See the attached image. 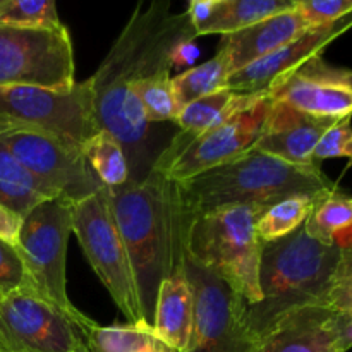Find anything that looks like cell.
I'll return each instance as SVG.
<instances>
[{
    "instance_id": "cell-1",
    "label": "cell",
    "mask_w": 352,
    "mask_h": 352,
    "mask_svg": "<svg viewBox=\"0 0 352 352\" xmlns=\"http://www.w3.org/2000/svg\"><path fill=\"white\" fill-rule=\"evenodd\" d=\"M170 9V2L138 3L98 71L88 79L96 131H107L120 141L131 181H141L151 168L150 124L133 88L155 72L170 71L175 48L198 38L188 10Z\"/></svg>"
},
{
    "instance_id": "cell-2",
    "label": "cell",
    "mask_w": 352,
    "mask_h": 352,
    "mask_svg": "<svg viewBox=\"0 0 352 352\" xmlns=\"http://www.w3.org/2000/svg\"><path fill=\"white\" fill-rule=\"evenodd\" d=\"M107 189L129 254L143 316L151 327L158 289L184 263V219L177 182L153 165L141 181L129 179Z\"/></svg>"
},
{
    "instance_id": "cell-3",
    "label": "cell",
    "mask_w": 352,
    "mask_h": 352,
    "mask_svg": "<svg viewBox=\"0 0 352 352\" xmlns=\"http://www.w3.org/2000/svg\"><path fill=\"white\" fill-rule=\"evenodd\" d=\"M182 219L230 206L265 212L291 196H322L337 189L322 167H301L251 150L237 160L177 182Z\"/></svg>"
},
{
    "instance_id": "cell-4",
    "label": "cell",
    "mask_w": 352,
    "mask_h": 352,
    "mask_svg": "<svg viewBox=\"0 0 352 352\" xmlns=\"http://www.w3.org/2000/svg\"><path fill=\"white\" fill-rule=\"evenodd\" d=\"M339 256L337 244L316 241L305 226L282 239L263 243L261 301L244 308L248 337L256 342L289 313L308 306H325Z\"/></svg>"
},
{
    "instance_id": "cell-5",
    "label": "cell",
    "mask_w": 352,
    "mask_h": 352,
    "mask_svg": "<svg viewBox=\"0 0 352 352\" xmlns=\"http://www.w3.org/2000/svg\"><path fill=\"white\" fill-rule=\"evenodd\" d=\"M260 212L230 206L184 220V254L226 280L248 306L261 301Z\"/></svg>"
},
{
    "instance_id": "cell-6",
    "label": "cell",
    "mask_w": 352,
    "mask_h": 352,
    "mask_svg": "<svg viewBox=\"0 0 352 352\" xmlns=\"http://www.w3.org/2000/svg\"><path fill=\"white\" fill-rule=\"evenodd\" d=\"M72 234L127 323L151 329L143 316L126 244L113 219L109 189L74 205Z\"/></svg>"
},
{
    "instance_id": "cell-7",
    "label": "cell",
    "mask_w": 352,
    "mask_h": 352,
    "mask_svg": "<svg viewBox=\"0 0 352 352\" xmlns=\"http://www.w3.org/2000/svg\"><path fill=\"white\" fill-rule=\"evenodd\" d=\"M74 222V203L50 198L34 206L23 219L16 250L26 267L30 285L45 299L67 313L81 318L67 294V244Z\"/></svg>"
},
{
    "instance_id": "cell-8",
    "label": "cell",
    "mask_w": 352,
    "mask_h": 352,
    "mask_svg": "<svg viewBox=\"0 0 352 352\" xmlns=\"http://www.w3.org/2000/svg\"><path fill=\"white\" fill-rule=\"evenodd\" d=\"M272 107L267 93H256L246 105L223 122L199 136L174 138L158 153L153 165L164 170L170 181L186 182L212 168L237 160L254 150Z\"/></svg>"
},
{
    "instance_id": "cell-9",
    "label": "cell",
    "mask_w": 352,
    "mask_h": 352,
    "mask_svg": "<svg viewBox=\"0 0 352 352\" xmlns=\"http://www.w3.org/2000/svg\"><path fill=\"white\" fill-rule=\"evenodd\" d=\"M0 122L82 144L96 133L88 79L71 88L0 86Z\"/></svg>"
},
{
    "instance_id": "cell-10",
    "label": "cell",
    "mask_w": 352,
    "mask_h": 352,
    "mask_svg": "<svg viewBox=\"0 0 352 352\" xmlns=\"http://www.w3.org/2000/svg\"><path fill=\"white\" fill-rule=\"evenodd\" d=\"M74 72V48L64 24L54 30L0 26V86L71 88L78 82Z\"/></svg>"
},
{
    "instance_id": "cell-11",
    "label": "cell",
    "mask_w": 352,
    "mask_h": 352,
    "mask_svg": "<svg viewBox=\"0 0 352 352\" xmlns=\"http://www.w3.org/2000/svg\"><path fill=\"white\" fill-rule=\"evenodd\" d=\"M2 141L50 198L76 205L105 188L86 162L82 148L71 141L28 129L7 131Z\"/></svg>"
},
{
    "instance_id": "cell-12",
    "label": "cell",
    "mask_w": 352,
    "mask_h": 352,
    "mask_svg": "<svg viewBox=\"0 0 352 352\" xmlns=\"http://www.w3.org/2000/svg\"><path fill=\"white\" fill-rule=\"evenodd\" d=\"M184 272L195 296V325L186 352H250L254 342L244 327L243 298L188 254Z\"/></svg>"
},
{
    "instance_id": "cell-13",
    "label": "cell",
    "mask_w": 352,
    "mask_h": 352,
    "mask_svg": "<svg viewBox=\"0 0 352 352\" xmlns=\"http://www.w3.org/2000/svg\"><path fill=\"white\" fill-rule=\"evenodd\" d=\"M81 318L69 316L30 285L0 296V352H74L85 344Z\"/></svg>"
},
{
    "instance_id": "cell-14",
    "label": "cell",
    "mask_w": 352,
    "mask_h": 352,
    "mask_svg": "<svg viewBox=\"0 0 352 352\" xmlns=\"http://www.w3.org/2000/svg\"><path fill=\"white\" fill-rule=\"evenodd\" d=\"M268 96L309 116L347 119L352 117V71L333 67L316 55L282 76L268 89Z\"/></svg>"
},
{
    "instance_id": "cell-15",
    "label": "cell",
    "mask_w": 352,
    "mask_h": 352,
    "mask_svg": "<svg viewBox=\"0 0 352 352\" xmlns=\"http://www.w3.org/2000/svg\"><path fill=\"white\" fill-rule=\"evenodd\" d=\"M352 28V14L323 26H309L291 43L284 45L274 54L246 65L234 72L227 88L236 93H267L268 89L287 72L308 62L309 58L322 55V52L336 38Z\"/></svg>"
},
{
    "instance_id": "cell-16",
    "label": "cell",
    "mask_w": 352,
    "mask_h": 352,
    "mask_svg": "<svg viewBox=\"0 0 352 352\" xmlns=\"http://www.w3.org/2000/svg\"><path fill=\"white\" fill-rule=\"evenodd\" d=\"M336 122L339 120L309 116L287 103L272 100L263 133L254 150L301 167H320L315 162V150L323 134Z\"/></svg>"
},
{
    "instance_id": "cell-17",
    "label": "cell",
    "mask_w": 352,
    "mask_h": 352,
    "mask_svg": "<svg viewBox=\"0 0 352 352\" xmlns=\"http://www.w3.org/2000/svg\"><path fill=\"white\" fill-rule=\"evenodd\" d=\"M250 352H340L336 311L327 306H308L289 313Z\"/></svg>"
},
{
    "instance_id": "cell-18",
    "label": "cell",
    "mask_w": 352,
    "mask_h": 352,
    "mask_svg": "<svg viewBox=\"0 0 352 352\" xmlns=\"http://www.w3.org/2000/svg\"><path fill=\"white\" fill-rule=\"evenodd\" d=\"M308 28L309 24L302 19L294 6V9L268 17L253 26L244 28L236 33L223 34L220 47L226 48V52L229 54L234 72H236L274 54L284 45L291 43Z\"/></svg>"
},
{
    "instance_id": "cell-19",
    "label": "cell",
    "mask_w": 352,
    "mask_h": 352,
    "mask_svg": "<svg viewBox=\"0 0 352 352\" xmlns=\"http://www.w3.org/2000/svg\"><path fill=\"white\" fill-rule=\"evenodd\" d=\"M192 325L195 296L182 263L181 270L175 272L158 289L151 329L172 349L186 352L191 340Z\"/></svg>"
},
{
    "instance_id": "cell-20",
    "label": "cell",
    "mask_w": 352,
    "mask_h": 352,
    "mask_svg": "<svg viewBox=\"0 0 352 352\" xmlns=\"http://www.w3.org/2000/svg\"><path fill=\"white\" fill-rule=\"evenodd\" d=\"M89 352H179L164 342L153 329L131 325L102 327L88 316L78 322Z\"/></svg>"
},
{
    "instance_id": "cell-21",
    "label": "cell",
    "mask_w": 352,
    "mask_h": 352,
    "mask_svg": "<svg viewBox=\"0 0 352 352\" xmlns=\"http://www.w3.org/2000/svg\"><path fill=\"white\" fill-rule=\"evenodd\" d=\"M296 0H213L206 23L196 30L203 34H230L260 21L294 9Z\"/></svg>"
},
{
    "instance_id": "cell-22",
    "label": "cell",
    "mask_w": 352,
    "mask_h": 352,
    "mask_svg": "<svg viewBox=\"0 0 352 352\" xmlns=\"http://www.w3.org/2000/svg\"><path fill=\"white\" fill-rule=\"evenodd\" d=\"M47 199H50V195L14 157L0 136V205L24 219L34 206Z\"/></svg>"
},
{
    "instance_id": "cell-23",
    "label": "cell",
    "mask_w": 352,
    "mask_h": 352,
    "mask_svg": "<svg viewBox=\"0 0 352 352\" xmlns=\"http://www.w3.org/2000/svg\"><path fill=\"white\" fill-rule=\"evenodd\" d=\"M306 232L316 241L337 244L340 250L352 248V203L344 192H329L316 201L305 222Z\"/></svg>"
},
{
    "instance_id": "cell-24",
    "label": "cell",
    "mask_w": 352,
    "mask_h": 352,
    "mask_svg": "<svg viewBox=\"0 0 352 352\" xmlns=\"http://www.w3.org/2000/svg\"><path fill=\"white\" fill-rule=\"evenodd\" d=\"M254 95L256 93H236L229 88L220 89L182 107L175 124L186 136H199L223 122L236 110L246 105Z\"/></svg>"
},
{
    "instance_id": "cell-25",
    "label": "cell",
    "mask_w": 352,
    "mask_h": 352,
    "mask_svg": "<svg viewBox=\"0 0 352 352\" xmlns=\"http://www.w3.org/2000/svg\"><path fill=\"white\" fill-rule=\"evenodd\" d=\"M232 74L234 67L229 54L226 52V48L219 47V52L210 60L203 62L196 67L186 69L184 72L172 78V82H174L179 103L184 107L201 96L226 89Z\"/></svg>"
},
{
    "instance_id": "cell-26",
    "label": "cell",
    "mask_w": 352,
    "mask_h": 352,
    "mask_svg": "<svg viewBox=\"0 0 352 352\" xmlns=\"http://www.w3.org/2000/svg\"><path fill=\"white\" fill-rule=\"evenodd\" d=\"M82 155L105 188H117L131 179L124 146L107 131H96L82 144Z\"/></svg>"
},
{
    "instance_id": "cell-27",
    "label": "cell",
    "mask_w": 352,
    "mask_h": 352,
    "mask_svg": "<svg viewBox=\"0 0 352 352\" xmlns=\"http://www.w3.org/2000/svg\"><path fill=\"white\" fill-rule=\"evenodd\" d=\"M329 195V192H327ZM322 196H291L275 203L270 208L260 213L256 222V232L263 243L278 241L289 234L296 232L305 226L309 213L315 208Z\"/></svg>"
},
{
    "instance_id": "cell-28",
    "label": "cell",
    "mask_w": 352,
    "mask_h": 352,
    "mask_svg": "<svg viewBox=\"0 0 352 352\" xmlns=\"http://www.w3.org/2000/svg\"><path fill=\"white\" fill-rule=\"evenodd\" d=\"M148 124L175 122L182 105L175 95L170 71H158L133 88Z\"/></svg>"
},
{
    "instance_id": "cell-29",
    "label": "cell",
    "mask_w": 352,
    "mask_h": 352,
    "mask_svg": "<svg viewBox=\"0 0 352 352\" xmlns=\"http://www.w3.org/2000/svg\"><path fill=\"white\" fill-rule=\"evenodd\" d=\"M0 26L54 30L62 21L54 0H0Z\"/></svg>"
},
{
    "instance_id": "cell-30",
    "label": "cell",
    "mask_w": 352,
    "mask_h": 352,
    "mask_svg": "<svg viewBox=\"0 0 352 352\" xmlns=\"http://www.w3.org/2000/svg\"><path fill=\"white\" fill-rule=\"evenodd\" d=\"M325 306L339 315H352V248L340 250Z\"/></svg>"
},
{
    "instance_id": "cell-31",
    "label": "cell",
    "mask_w": 352,
    "mask_h": 352,
    "mask_svg": "<svg viewBox=\"0 0 352 352\" xmlns=\"http://www.w3.org/2000/svg\"><path fill=\"white\" fill-rule=\"evenodd\" d=\"M352 117L339 120L333 124L323 138L320 140L315 150V162L322 164L327 158H347L352 165Z\"/></svg>"
},
{
    "instance_id": "cell-32",
    "label": "cell",
    "mask_w": 352,
    "mask_h": 352,
    "mask_svg": "<svg viewBox=\"0 0 352 352\" xmlns=\"http://www.w3.org/2000/svg\"><path fill=\"white\" fill-rule=\"evenodd\" d=\"M296 9L309 26H323L352 14V0H296Z\"/></svg>"
},
{
    "instance_id": "cell-33",
    "label": "cell",
    "mask_w": 352,
    "mask_h": 352,
    "mask_svg": "<svg viewBox=\"0 0 352 352\" xmlns=\"http://www.w3.org/2000/svg\"><path fill=\"white\" fill-rule=\"evenodd\" d=\"M28 285L30 278H28L26 267L16 246L0 239V296L12 294Z\"/></svg>"
},
{
    "instance_id": "cell-34",
    "label": "cell",
    "mask_w": 352,
    "mask_h": 352,
    "mask_svg": "<svg viewBox=\"0 0 352 352\" xmlns=\"http://www.w3.org/2000/svg\"><path fill=\"white\" fill-rule=\"evenodd\" d=\"M21 223H23V219L19 215H16L9 208L0 205V239L16 246L17 237H19Z\"/></svg>"
},
{
    "instance_id": "cell-35",
    "label": "cell",
    "mask_w": 352,
    "mask_h": 352,
    "mask_svg": "<svg viewBox=\"0 0 352 352\" xmlns=\"http://www.w3.org/2000/svg\"><path fill=\"white\" fill-rule=\"evenodd\" d=\"M336 330L339 351L347 352L352 349V315H339V313H336Z\"/></svg>"
},
{
    "instance_id": "cell-36",
    "label": "cell",
    "mask_w": 352,
    "mask_h": 352,
    "mask_svg": "<svg viewBox=\"0 0 352 352\" xmlns=\"http://www.w3.org/2000/svg\"><path fill=\"white\" fill-rule=\"evenodd\" d=\"M198 55V48H196L195 40L182 41L177 48L174 50L172 55V67L174 65H188L195 60V57Z\"/></svg>"
},
{
    "instance_id": "cell-37",
    "label": "cell",
    "mask_w": 352,
    "mask_h": 352,
    "mask_svg": "<svg viewBox=\"0 0 352 352\" xmlns=\"http://www.w3.org/2000/svg\"><path fill=\"white\" fill-rule=\"evenodd\" d=\"M10 129H12V127L7 126V124H3V122H0V136H2L3 133H7V131H10Z\"/></svg>"
},
{
    "instance_id": "cell-38",
    "label": "cell",
    "mask_w": 352,
    "mask_h": 352,
    "mask_svg": "<svg viewBox=\"0 0 352 352\" xmlns=\"http://www.w3.org/2000/svg\"><path fill=\"white\" fill-rule=\"evenodd\" d=\"M74 352H89V349H88V347L85 346V344H81V346H79L78 349H76Z\"/></svg>"
},
{
    "instance_id": "cell-39",
    "label": "cell",
    "mask_w": 352,
    "mask_h": 352,
    "mask_svg": "<svg viewBox=\"0 0 352 352\" xmlns=\"http://www.w3.org/2000/svg\"><path fill=\"white\" fill-rule=\"evenodd\" d=\"M351 203H352V198H351Z\"/></svg>"
}]
</instances>
